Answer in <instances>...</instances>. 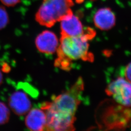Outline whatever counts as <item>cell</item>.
Here are the masks:
<instances>
[{"instance_id": "cell-7", "label": "cell", "mask_w": 131, "mask_h": 131, "mask_svg": "<svg viewBox=\"0 0 131 131\" xmlns=\"http://www.w3.org/2000/svg\"><path fill=\"white\" fill-rule=\"evenodd\" d=\"M36 45L38 50L41 53L52 54L57 50L59 46L58 39L54 33L45 30L37 36Z\"/></svg>"}, {"instance_id": "cell-6", "label": "cell", "mask_w": 131, "mask_h": 131, "mask_svg": "<svg viewBox=\"0 0 131 131\" xmlns=\"http://www.w3.org/2000/svg\"><path fill=\"white\" fill-rule=\"evenodd\" d=\"M8 104L11 110L19 116L26 114L31 109L32 103L27 94L18 90L10 96Z\"/></svg>"}, {"instance_id": "cell-13", "label": "cell", "mask_w": 131, "mask_h": 131, "mask_svg": "<svg viewBox=\"0 0 131 131\" xmlns=\"http://www.w3.org/2000/svg\"><path fill=\"white\" fill-rule=\"evenodd\" d=\"M21 0H0L3 5L8 7H13L19 4Z\"/></svg>"}, {"instance_id": "cell-2", "label": "cell", "mask_w": 131, "mask_h": 131, "mask_svg": "<svg viewBox=\"0 0 131 131\" xmlns=\"http://www.w3.org/2000/svg\"><path fill=\"white\" fill-rule=\"evenodd\" d=\"M84 89V81L79 77L70 89L56 96L52 102L42 104L41 108L58 115L75 116Z\"/></svg>"}, {"instance_id": "cell-10", "label": "cell", "mask_w": 131, "mask_h": 131, "mask_svg": "<svg viewBox=\"0 0 131 131\" xmlns=\"http://www.w3.org/2000/svg\"><path fill=\"white\" fill-rule=\"evenodd\" d=\"M60 22L61 36L75 37L84 33V30L81 20L74 14L63 19Z\"/></svg>"}, {"instance_id": "cell-8", "label": "cell", "mask_w": 131, "mask_h": 131, "mask_svg": "<svg viewBox=\"0 0 131 131\" xmlns=\"http://www.w3.org/2000/svg\"><path fill=\"white\" fill-rule=\"evenodd\" d=\"M95 26L102 31H108L113 28L116 23L114 13L109 7H103L98 10L93 17Z\"/></svg>"}, {"instance_id": "cell-5", "label": "cell", "mask_w": 131, "mask_h": 131, "mask_svg": "<svg viewBox=\"0 0 131 131\" xmlns=\"http://www.w3.org/2000/svg\"><path fill=\"white\" fill-rule=\"evenodd\" d=\"M105 92L117 103L131 108V83L125 78L118 77L113 80L106 88Z\"/></svg>"}, {"instance_id": "cell-16", "label": "cell", "mask_w": 131, "mask_h": 131, "mask_svg": "<svg viewBox=\"0 0 131 131\" xmlns=\"http://www.w3.org/2000/svg\"><path fill=\"white\" fill-rule=\"evenodd\" d=\"M90 1H95L96 0H90Z\"/></svg>"}, {"instance_id": "cell-9", "label": "cell", "mask_w": 131, "mask_h": 131, "mask_svg": "<svg viewBox=\"0 0 131 131\" xmlns=\"http://www.w3.org/2000/svg\"><path fill=\"white\" fill-rule=\"evenodd\" d=\"M25 125L30 130H45L47 119L45 112L42 109L33 108L29 112L25 120Z\"/></svg>"}, {"instance_id": "cell-12", "label": "cell", "mask_w": 131, "mask_h": 131, "mask_svg": "<svg viewBox=\"0 0 131 131\" xmlns=\"http://www.w3.org/2000/svg\"><path fill=\"white\" fill-rule=\"evenodd\" d=\"M8 14L5 7L0 5V30L4 29L9 23Z\"/></svg>"}, {"instance_id": "cell-4", "label": "cell", "mask_w": 131, "mask_h": 131, "mask_svg": "<svg viewBox=\"0 0 131 131\" xmlns=\"http://www.w3.org/2000/svg\"><path fill=\"white\" fill-rule=\"evenodd\" d=\"M111 104L98 113L100 125L108 129L126 128L131 122V108L124 107L115 102L114 104Z\"/></svg>"}, {"instance_id": "cell-3", "label": "cell", "mask_w": 131, "mask_h": 131, "mask_svg": "<svg viewBox=\"0 0 131 131\" xmlns=\"http://www.w3.org/2000/svg\"><path fill=\"white\" fill-rule=\"evenodd\" d=\"M73 0H43L36 14V21L41 25L52 27L56 23L73 15Z\"/></svg>"}, {"instance_id": "cell-14", "label": "cell", "mask_w": 131, "mask_h": 131, "mask_svg": "<svg viewBox=\"0 0 131 131\" xmlns=\"http://www.w3.org/2000/svg\"><path fill=\"white\" fill-rule=\"evenodd\" d=\"M125 78L131 83V62L126 66L124 71Z\"/></svg>"}, {"instance_id": "cell-1", "label": "cell", "mask_w": 131, "mask_h": 131, "mask_svg": "<svg viewBox=\"0 0 131 131\" xmlns=\"http://www.w3.org/2000/svg\"><path fill=\"white\" fill-rule=\"evenodd\" d=\"M95 35L94 30L88 27L80 36H61L60 44L56 51L57 58L54 63L55 66L69 71L71 70L74 60L93 61V55L89 51V41L93 39Z\"/></svg>"}, {"instance_id": "cell-11", "label": "cell", "mask_w": 131, "mask_h": 131, "mask_svg": "<svg viewBox=\"0 0 131 131\" xmlns=\"http://www.w3.org/2000/svg\"><path fill=\"white\" fill-rule=\"evenodd\" d=\"M9 109L5 103L0 102V125L7 123L9 120Z\"/></svg>"}, {"instance_id": "cell-15", "label": "cell", "mask_w": 131, "mask_h": 131, "mask_svg": "<svg viewBox=\"0 0 131 131\" xmlns=\"http://www.w3.org/2000/svg\"><path fill=\"white\" fill-rule=\"evenodd\" d=\"M3 82V75L2 71L0 70V86L2 85Z\"/></svg>"}]
</instances>
